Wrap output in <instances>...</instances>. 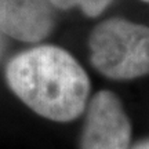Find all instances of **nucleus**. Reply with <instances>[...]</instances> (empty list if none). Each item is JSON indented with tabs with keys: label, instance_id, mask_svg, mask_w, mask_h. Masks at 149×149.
Masks as SVG:
<instances>
[{
	"label": "nucleus",
	"instance_id": "6e6552de",
	"mask_svg": "<svg viewBox=\"0 0 149 149\" xmlns=\"http://www.w3.org/2000/svg\"><path fill=\"white\" fill-rule=\"evenodd\" d=\"M141 1H144V3H149V0H141Z\"/></svg>",
	"mask_w": 149,
	"mask_h": 149
},
{
	"label": "nucleus",
	"instance_id": "39448f33",
	"mask_svg": "<svg viewBox=\"0 0 149 149\" xmlns=\"http://www.w3.org/2000/svg\"><path fill=\"white\" fill-rule=\"evenodd\" d=\"M51 6L61 8V10H69L77 7L84 13L87 17H98L108 8L113 0H48Z\"/></svg>",
	"mask_w": 149,
	"mask_h": 149
},
{
	"label": "nucleus",
	"instance_id": "423d86ee",
	"mask_svg": "<svg viewBox=\"0 0 149 149\" xmlns=\"http://www.w3.org/2000/svg\"><path fill=\"white\" fill-rule=\"evenodd\" d=\"M130 149H149V137L141 138L139 141L134 142L133 146H131Z\"/></svg>",
	"mask_w": 149,
	"mask_h": 149
},
{
	"label": "nucleus",
	"instance_id": "f257e3e1",
	"mask_svg": "<svg viewBox=\"0 0 149 149\" xmlns=\"http://www.w3.org/2000/svg\"><path fill=\"white\" fill-rule=\"evenodd\" d=\"M6 79L19 100L39 116L58 123L80 117L90 101L86 69L65 48L42 44L17 54Z\"/></svg>",
	"mask_w": 149,
	"mask_h": 149
},
{
	"label": "nucleus",
	"instance_id": "20e7f679",
	"mask_svg": "<svg viewBox=\"0 0 149 149\" xmlns=\"http://www.w3.org/2000/svg\"><path fill=\"white\" fill-rule=\"evenodd\" d=\"M54 15L48 0H0V32L28 43L51 33Z\"/></svg>",
	"mask_w": 149,
	"mask_h": 149
},
{
	"label": "nucleus",
	"instance_id": "f03ea898",
	"mask_svg": "<svg viewBox=\"0 0 149 149\" xmlns=\"http://www.w3.org/2000/svg\"><path fill=\"white\" fill-rule=\"evenodd\" d=\"M93 68L115 81L149 74V25L112 17L97 24L88 37Z\"/></svg>",
	"mask_w": 149,
	"mask_h": 149
},
{
	"label": "nucleus",
	"instance_id": "0eeeda50",
	"mask_svg": "<svg viewBox=\"0 0 149 149\" xmlns=\"http://www.w3.org/2000/svg\"><path fill=\"white\" fill-rule=\"evenodd\" d=\"M3 48H4V39H3V33L0 32V57L3 54Z\"/></svg>",
	"mask_w": 149,
	"mask_h": 149
},
{
	"label": "nucleus",
	"instance_id": "7ed1b4c3",
	"mask_svg": "<svg viewBox=\"0 0 149 149\" xmlns=\"http://www.w3.org/2000/svg\"><path fill=\"white\" fill-rule=\"evenodd\" d=\"M133 123L122 100L111 90L91 95L84 112L79 149H130Z\"/></svg>",
	"mask_w": 149,
	"mask_h": 149
}]
</instances>
